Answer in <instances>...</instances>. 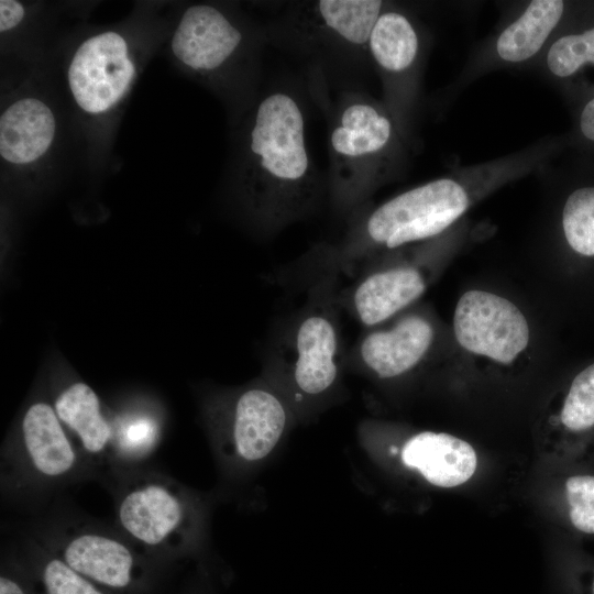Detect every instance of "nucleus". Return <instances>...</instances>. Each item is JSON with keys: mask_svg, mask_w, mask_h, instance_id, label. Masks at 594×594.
<instances>
[{"mask_svg": "<svg viewBox=\"0 0 594 594\" xmlns=\"http://www.w3.org/2000/svg\"><path fill=\"white\" fill-rule=\"evenodd\" d=\"M243 119L231 182L249 222L270 235L312 212L326 185L308 150L296 91L275 86L258 94Z\"/></svg>", "mask_w": 594, "mask_h": 594, "instance_id": "obj_1", "label": "nucleus"}, {"mask_svg": "<svg viewBox=\"0 0 594 594\" xmlns=\"http://www.w3.org/2000/svg\"><path fill=\"white\" fill-rule=\"evenodd\" d=\"M552 145L546 140L403 191L356 219L340 243L320 252L322 268L353 274L380 249L396 250L448 230L488 189L544 166Z\"/></svg>", "mask_w": 594, "mask_h": 594, "instance_id": "obj_2", "label": "nucleus"}, {"mask_svg": "<svg viewBox=\"0 0 594 594\" xmlns=\"http://www.w3.org/2000/svg\"><path fill=\"white\" fill-rule=\"evenodd\" d=\"M328 189L339 211L358 208L405 172L408 145L384 102L344 91L330 112Z\"/></svg>", "mask_w": 594, "mask_h": 594, "instance_id": "obj_3", "label": "nucleus"}, {"mask_svg": "<svg viewBox=\"0 0 594 594\" xmlns=\"http://www.w3.org/2000/svg\"><path fill=\"white\" fill-rule=\"evenodd\" d=\"M266 31L239 12L209 2L182 12L169 48L189 75L223 94H237L248 108L255 99L261 50Z\"/></svg>", "mask_w": 594, "mask_h": 594, "instance_id": "obj_4", "label": "nucleus"}, {"mask_svg": "<svg viewBox=\"0 0 594 594\" xmlns=\"http://www.w3.org/2000/svg\"><path fill=\"white\" fill-rule=\"evenodd\" d=\"M387 3L380 0L297 2L266 33L288 48L319 61L367 66L371 65L369 38Z\"/></svg>", "mask_w": 594, "mask_h": 594, "instance_id": "obj_5", "label": "nucleus"}, {"mask_svg": "<svg viewBox=\"0 0 594 594\" xmlns=\"http://www.w3.org/2000/svg\"><path fill=\"white\" fill-rule=\"evenodd\" d=\"M140 63L127 31L110 29L85 37L66 69L69 96L79 113L94 121L116 113L132 89Z\"/></svg>", "mask_w": 594, "mask_h": 594, "instance_id": "obj_6", "label": "nucleus"}, {"mask_svg": "<svg viewBox=\"0 0 594 594\" xmlns=\"http://www.w3.org/2000/svg\"><path fill=\"white\" fill-rule=\"evenodd\" d=\"M426 43L425 33L413 14L388 2L377 18L367 44L371 65L382 81L383 102L409 143Z\"/></svg>", "mask_w": 594, "mask_h": 594, "instance_id": "obj_7", "label": "nucleus"}, {"mask_svg": "<svg viewBox=\"0 0 594 594\" xmlns=\"http://www.w3.org/2000/svg\"><path fill=\"white\" fill-rule=\"evenodd\" d=\"M566 4L532 0L476 48L461 74V84L501 68L536 66L560 32Z\"/></svg>", "mask_w": 594, "mask_h": 594, "instance_id": "obj_8", "label": "nucleus"}, {"mask_svg": "<svg viewBox=\"0 0 594 594\" xmlns=\"http://www.w3.org/2000/svg\"><path fill=\"white\" fill-rule=\"evenodd\" d=\"M454 334L465 350L503 364L512 363L529 341L521 311L492 293L470 290L457 304Z\"/></svg>", "mask_w": 594, "mask_h": 594, "instance_id": "obj_9", "label": "nucleus"}, {"mask_svg": "<svg viewBox=\"0 0 594 594\" xmlns=\"http://www.w3.org/2000/svg\"><path fill=\"white\" fill-rule=\"evenodd\" d=\"M221 418L229 452L244 464H254L265 459L282 439L288 411L282 397L268 386L252 385L229 400Z\"/></svg>", "mask_w": 594, "mask_h": 594, "instance_id": "obj_10", "label": "nucleus"}, {"mask_svg": "<svg viewBox=\"0 0 594 594\" xmlns=\"http://www.w3.org/2000/svg\"><path fill=\"white\" fill-rule=\"evenodd\" d=\"M117 514L121 528L131 538L153 548L177 546L191 524L185 496L160 480H144L127 488Z\"/></svg>", "mask_w": 594, "mask_h": 594, "instance_id": "obj_11", "label": "nucleus"}, {"mask_svg": "<svg viewBox=\"0 0 594 594\" xmlns=\"http://www.w3.org/2000/svg\"><path fill=\"white\" fill-rule=\"evenodd\" d=\"M280 355L293 386L302 395L329 391L339 376L340 338L331 314L310 309L293 328Z\"/></svg>", "mask_w": 594, "mask_h": 594, "instance_id": "obj_12", "label": "nucleus"}, {"mask_svg": "<svg viewBox=\"0 0 594 594\" xmlns=\"http://www.w3.org/2000/svg\"><path fill=\"white\" fill-rule=\"evenodd\" d=\"M57 118L52 107L31 94L16 96L0 114L2 164L25 170L44 160L56 140Z\"/></svg>", "mask_w": 594, "mask_h": 594, "instance_id": "obj_13", "label": "nucleus"}, {"mask_svg": "<svg viewBox=\"0 0 594 594\" xmlns=\"http://www.w3.org/2000/svg\"><path fill=\"white\" fill-rule=\"evenodd\" d=\"M433 329L419 315L402 318L392 328L367 333L359 344V360L381 378L402 375L428 352Z\"/></svg>", "mask_w": 594, "mask_h": 594, "instance_id": "obj_14", "label": "nucleus"}, {"mask_svg": "<svg viewBox=\"0 0 594 594\" xmlns=\"http://www.w3.org/2000/svg\"><path fill=\"white\" fill-rule=\"evenodd\" d=\"M57 556L90 581L112 588L128 587L138 566L128 544L95 531L76 532L67 538Z\"/></svg>", "mask_w": 594, "mask_h": 594, "instance_id": "obj_15", "label": "nucleus"}, {"mask_svg": "<svg viewBox=\"0 0 594 594\" xmlns=\"http://www.w3.org/2000/svg\"><path fill=\"white\" fill-rule=\"evenodd\" d=\"M403 463L439 487L465 483L476 470V453L462 439L443 432L422 431L402 448Z\"/></svg>", "mask_w": 594, "mask_h": 594, "instance_id": "obj_16", "label": "nucleus"}, {"mask_svg": "<svg viewBox=\"0 0 594 594\" xmlns=\"http://www.w3.org/2000/svg\"><path fill=\"white\" fill-rule=\"evenodd\" d=\"M21 439L28 461L38 475L55 480L76 469V450L53 405L38 400L26 408Z\"/></svg>", "mask_w": 594, "mask_h": 594, "instance_id": "obj_17", "label": "nucleus"}, {"mask_svg": "<svg viewBox=\"0 0 594 594\" xmlns=\"http://www.w3.org/2000/svg\"><path fill=\"white\" fill-rule=\"evenodd\" d=\"M426 290L422 274L413 266H397L369 273L351 293V306L359 321L376 326L417 300Z\"/></svg>", "mask_w": 594, "mask_h": 594, "instance_id": "obj_18", "label": "nucleus"}, {"mask_svg": "<svg viewBox=\"0 0 594 594\" xmlns=\"http://www.w3.org/2000/svg\"><path fill=\"white\" fill-rule=\"evenodd\" d=\"M53 407L63 426L75 433L88 454L99 457L112 447L113 426L88 384L79 381L68 384L55 397Z\"/></svg>", "mask_w": 594, "mask_h": 594, "instance_id": "obj_19", "label": "nucleus"}, {"mask_svg": "<svg viewBox=\"0 0 594 594\" xmlns=\"http://www.w3.org/2000/svg\"><path fill=\"white\" fill-rule=\"evenodd\" d=\"M594 65V25L581 32L557 34L536 67L553 79H565Z\"/></svg>", "mask_w": 594, "mask_h": 594, "instance_id": "obj_20", "label": "nucleus"}, {"mask_svg": "<svg viewBox=\"0 0 594 594\" xmlns=\"http://www.w3.org/2000/svg\"><path fill=\"white\" fill-rule=\"evenodd\" d=\"M562 230L573 251L594 256V187H581L568 196L562 209Z\"/></svg>", "mask_w": 594, "mask_h": 594, "instance_id": "obj_21", "label": "nucleus"}, {"mask_svg": "<svg viewBox=\"0 0 594 594\" xmlns=\"http://www.w3.org/2000/svg\"><path fill=\"white\" fill-rule=\"evenodd\" d=\"M158 433L155 418L143 413L129 414L113 426L112 447L121 457L136 459L154 448Z\"/></svg>", "mask_w": 594, "mask_h": 594, "instance_id": "obj_22", "label": "nucleus"}, {"mask_svg": "<svg viewBox=\"0 0 594 594\" xmlns=\"http://www.w3.org/2000/svg\"><path fill=\"white\" fill-rule=\"evenodd\" d=\"M561 421L574 431L594 426V364L573 380L561 411Z\"/></svg>", "mask_w": 594, "mask_h": 594, "instance_id": "obj_23", "label": "nucleus"}, {"mask_svg": "<svg viewBox=\"0 0 594 594\" xmlns=\"http://www.w3.org/2000/svg\"><path fill=\"white\" fill-rule=\"evenodd\" d=\"M42 581L47 594H103L58 556L45 560Z\"/></svg>", "mask_w": 594, "mask_h": 594, "instance_id": "obj_24", "label": "nucleus"}, {"mask_svg": "<svg viewBox=\"0 0 594 594\" xmlns=\"http://www.w3.org/2000/svg\"><path fill=\"white\" fill-rule=\"evenodd\" d=\"M565 488L572 524L583 532L594 534V476H571Z\"/></svg>", "mask_w": 594, "mask_h": 594, "instance_id": "obj_25", "label": "nucleus"}, {"mask_svg": "<svg viewBox=\"0 0 594 594\" xmlns=\"http://www.w3.org/2000/svg\"><path fill=\"white\" fill-rule=\"evenodd\" d=\"M25 7L16 0L0 1V32L7 34L16 29L24 20Z\"/></svg>", "mask_w": 594, "mask_h": 594, "instance_id": "obj_26", "label": "nucleus"}, {"mask_svg": "<svg viewBox=\"0 0 594 594\" xmlns=\"http://www.w3.org/2000/svg\"><path fill=\"white\" fill-rule=\"evenodd\" d=\"M579 128L581 134L594 142V97L588 99L580 112Z\"/></svg>", "mask_w": 594, "mask_h": 594, "instance_id": "obj_27", "label": "nucleus"}, {"mask_svg": "<svg viewBox=\"0 0 594 594\" xmlns=\"http://www.w3.org/2000/svg\"><path fill=\"white\" fill-rule=\"evenodd\" d=\"M0 594H25V592L14 579L2 575L0 578Z\"/></svg>", "mask_w": 594, "mask_h": 594, "instance_id": "obj_28", "label": "nucleus"}]
</instances>
